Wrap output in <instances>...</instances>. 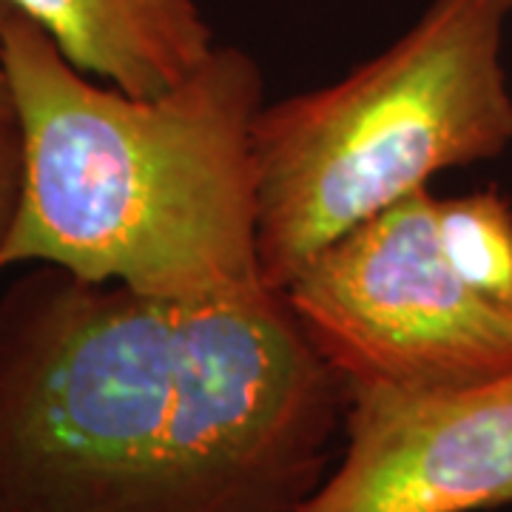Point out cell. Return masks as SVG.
<instances>
[{
	"mask_svg": "<svg viewBox=\"0 0 512 512\" xmlns=\"http://www.w3.org/2000/svg\"><path fill=\"white\" fill-rule=\"evenodd\" d=\"M3 66L23 134V188L0 271L55 265L157 299L259 288L254 123L265 77L239 46L180 86L134 97L97 86L15 12Z\"/></svg>",
	"mask_w": 512,
	"mask_h": 512,
	"instance_id": "2",
	"label": "cell"
},
{
	"mask_svg": "<svg viewBox=\"0 0 512 512\" xmlns=\"http://www.w3.org/2000/svg\"><path fill=\"white\" fill-rule=\"evenodd\" d=\"M512 0H430L342 80L254 123L259 268L282 291L313 256L450 168L512 146Z\"/></svg>",
	"mask_w": 512,
	"mask_h": 512,
	"instance_id": "3",
	"label": "cell"
},
{
	"mask_svg": "<svg viewBox=\"0 0 512 512\" xmlns=\"http://www.w3.org/2000/svg\"><path fill=\"white\" fill-rule=\"evenodd\" d=\"M345 407L274 288L180 302L37 265L0 293V512H296Z\"/></svg>",
	"mask_w": 512,
	"mask_h": 512,
	"instance_id": "1",
	"label": "cell"
},
{
	"mask_svg": "<svg viewBox=\"0 0 512 512\" xmlns=\"http://www.w3.org/2000/svg\"><path fill=\"white\" fill-rule=\"evenodd\" d=\"M282 296L345 393L450 390L512 373V308L461 271L430 188L330 242Z\"/></svg>",
	"mask_w": 512,
	"mask_h": 512,
	"instance_id": "4",
	"label": "cell"
},
{
	"mask_svg": "<svg viewBox=\"0 0 512 512\" xmlns=\"http://www.w3.org/2000/svg\"><path fill=\"white\" fill-rule=\"evenodd\" d=\"M15 15V9L0 0V114L6 109H12V94H9V77H6V66H3V43H6V26Z\"/></svg>",
	"mask_w": 512,
	"mask_h": 512,
	"instance_id": "9",
	"label": "cell"
},
{
	"mask_svg": "<svg viewBox=\"0 0 512 512\" xmlns=\"http://www.w3.org/2000/svg\"><path fill=\"white\" fill-rule=\"evenodd\" d=\"M35 20L80 72L134 97H157L194 74L217 40L197 0H6Z\"/></svg>",
	"mask_w": 512,
	"mask_h": 512,
	"instance_id": "6",
	"label": "cell"
},
{
	"mask_svg": "<svg viewBox=\"0 0 512 512\" xmlns=\"http://www.w3.org/2000/svg\"><path fill=\"white\" fill-rule=\"evenodd\" d=\"M441 228L461 271L490 299L512 308V200L498 188L441 200Z\"/></svg>",
	"mask_w": 512,
	"mask_h": 512,
	"instance_id": "7",
	"label": "cell"
},
{
	"mask_svg": "<svg viewBox=\"0 0 512 512\" xmlns=\"http://www.w3.org/2000/svg\"><path fill=\"white\" fill-rule=\"evenodd\" d=\"M23 188V134L15 109L0 114V245L15 222Z\"/></svg>",
	"mask_w": 512,
	"mask_h": 512,
	"instance_id": "8",
	"label": "cell"
},
{
	"mask_svg": "<svg viewBox=\"0 0 512 512\" xmlns=\"http://www.w3.org/2000/svg\"><path fill=\"white\" fill-rule=\"evenodd\" d=\"M345 450L296 512H484L512 504V373L450 390L348 393Z\"/></svg>",
	"mask_w": 512,
	"mask_h": 512,
	"instance_id": "5",
	"label": "cell"
}]
</instances>
